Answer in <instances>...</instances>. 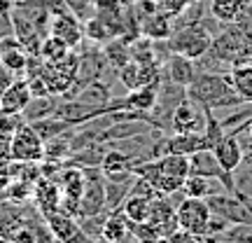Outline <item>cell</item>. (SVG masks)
Instances as JSON below:
<instances>
[{"label": "cell", "mask_w": 252, "mask_h": 243, "mask_svg": "<svg viewBox=\"0 0 252 243\" xmlns=\"http://www.w3.org/2000/svg\"><path fill=\"white\" fill-rule=\"evenodd\" d=\"M175 213H178V227L196 236L206 234L210 215H213L206 199H191V197H182L180 204L175 206Z\"/></svg>", "instance_id": "cell-5"}, {"label": "cell", "mask_w": 252, "mask_h": 243, "mask_svg": "<svg viewBox=\"0 0 252 243\" xmlns=\"http://www.w3.org/2000/svg\"><path fill=\"white\" fill-rule=\"evenodd\" d=\"M187 2H203V0H187Z\"/></svg>", "instance_id": "cell-34"}, {"label": "cell", "mask_w": 252, "mask_h": 243, "mask_svg": "<svg viewBox=\"0 0 252 243\" xmlns=\"http://www.w3.org/2000/svg\"><path fill=\"white\" fill-rule=\"evenodd\" d=\"M82 31H84V37L91 40L94 45H105L110 40H115L112 31H110L98 17H89L84 24H82Z\"/></svg>", "instance_id": "cell-25"}, {"label": "cell", "mask_w": 252, "mask_h": 243, "mask_svg": "<svg viewBox=\"0 0 252 243\" xmlns=\"http://www.w3.org/2000/svg\"><path fill=\"white\" fill-rule=\"evenodd\" d=\"M224 192H229V189L217 178H203V175H187V180L182 185V197L191 199H208L215 197V194H224Z\"/></svg>", "instance_id": "cell-17"}, {"label": "cell", "mask_w": 252, "mask_h": 243, "mask_svg": "<svg viewBox=\"0 0 252 243\" xmlns=\"http://www.w3.org/2000/svg\"><path fill=\"white\" fill-rule=\"evenodd\" d=\"M187 96L194 103H198L203 110H213V112H220V110H229L243 103V101L236 96L231 82L226 77V72H203L196 70L194 80L189 82Z\"/></svg>", "instance_id": "cell-1"}, {"label": "cell", "mask_w": 252, "mask_h": 243, "mask_svg": "<svg viewBox=\"0 0 252 243\" xmlns=\"http://www.w3.org/2000/svg\"><path fill=\"white\" fill-rule=\"evenodd\" d=\"M45 222H47V227L52 229V234L56 236L59 243H96L80 227L77 217L68 215V213H63V210H54V213L45 215Z\"/></svg>", "instance_id": "cell-8"}, {"label": "cell", "mask_w": 252, "mask_h": 243, "mask_svg": "<svg viewBox=\"0 0 252 243\" xmlns=\"http://www.w3.org/2000/svg\"><path fill=\"white\" fill-rule=\"evenodd\" d=\"M248 2L250 0H210V14L217 24H234Z\"/></svg>", "instance_id": "cell-22"}, {"label": "cell", "mask_w": 252, "mask_h": 243, "mask_svg": "<svg viewBox=\"0 0 252 243\" xmlns=\"http://www.w3.org/2000/svg\"><path fill=\"white\" fill-rule=\"evenodd\" d=\"M152 2H154V7H157V12L168 19H175L178 14H182L185 7L189 5L187 0H152Z\"/></svg>", "instance_id": "cell-28"}, {"label": "cell", "mask_w": 252, "mask_h": 243, "mask_svg": "<svg viewBox=\"0 0 252 243\" xmlns=\"http://www.w3.org/2000/svg\"><path fill=\"white\" fill-rule=\"evenodd\" d=\"M33 94L28 89L26 80H14L7 89L0 91V112L5 115H21L26 105L31 103Z\"/></svg>", "instance_id": "cell-14"}, {"label": "cell", "mask_w": 252, "mask_h": 243, "mask_svg": "<svg viewBox=\"0 0 252 243\" xmlns=\"http://www.w3.org/2000/svg\"><path fill=\"white\" fill-rule=\"evenodd\" d=\"M9 159L26 164H40L45 159V140L28 122H24L9 138Z\"/></svg>", "instance_id": "cell-4"}, {"label": "cell", "mask_w": 252, "mask_h": 243, "mask_svg": "<svg viewBox=\"0 0 252 243\" xmlns=\"http://www.w3.org/2000/svg\"><path fill=\"white\" fill-rule=\"evenodd\" d=\"M250 52H252L250 37L245 35L241 28H236L234 24H224V28L213 35L208 56L234 68L238 63H250Z\"/></svg>", "instance_id": "cell-2"}, {"label": "cell", "mask_w": 252, "mask_h": 243, "mask_svg": "<svg viewBox=\"0 0 252 243\" xmlns=\"http://www.w3.org/2000/svg\"><path fill=\"white\" fill-rule=\"evenodd\" d=\"M175 206H178V204H171V197H159L152 201V213H150L147 225L159 234V239H163V236H168L171 232L178 229Z\"/></svg>", "instance_id": "cell-10"}, {"label": "cell", "mask_w": 252, "mask_h": 243, "mask_svg": "<svg viewBox=\"0 0 252 243\" xmlns=\"http://www.w3.org/2000/svg\"><path fill=\"white\" fill-rule=\"evenodd\" d=\"M194 75H196V61H191L182 54H171L163 63V77L178 87L187 89L189 82L194 80Z\"/></svg>", "instance_id": "cell-15"}, {"label": "cell", "mask_w": 252, "mask_h": 243, "mask_svg": "<svg viewBox=\"0 0 252 243\" xmlns=\"http://www.w3.org/2000/svg\"><path fill=\"white\" fill-rule=\"evenodd\" d=\"M133 157L119 147H112L103 154L100 159V171L105 178H112V175H124V173H133Z\"/></svg>", "instance_id": "cell-18"}, {"label": "cell", "mask_w": 252, "mask_h": 243, "mask_svg": "<svg viewBox=\"0 0 252 243\" xmlns=\"http://www.w3.org/2000/svg\"><path fill=\"white\" fill-rule=\"evenodd\" d=\"M208 208L213 215L224 217L229 225H252V206L248 201H243L236 194H215V197H208Z\"/></svg>", "instance_id": "cell-7"}, {"label": "cell", "mask_w": 252, "mask_h": 243, "mask_svg": "<svg viewBox=\"0 0 252 243\" xmlns=\"http://www.w3.org/2000/svg\"><path fill=\"white\" fill-rule=\"evenodd\" d=\"M133 222H128L124 217V213L119 210H112L105 217V225H103V232H100V239L105 243H126L131 236H133Z\"/></svg>", "instance_id": "cell-16"}, {"label": "cell", "mask_w": 252, "mask_h": 243, "mask_svg": "<svg viewBox=\"0 0 252 243\" xmlns=\"http://www.w3.org/2000/svg\"><path fill=\"white\" fill-rule=\"evenodd\" d=\"M103 54L108 59V66L119 70L124 63L131 61V45L126 40H122V37H115V40H110V42L103 45Z\"/></svg>", "instance_id": "cell-23"}, {"label": "cell", "mask_w": 252, "mask_h": 243, "mask_svg": "<svg viewBox=\"0 0 252 243\" xmlns=\"http://www.w3.org/2000/svg\"><path fill=\"white\" fill-rule=\"evenodd\" d=\"M245 134L250 136V140H252V122H250V124H248V131H245Z\"/></svg>", "instance_id": "cell-31"}, {"label": "cell", "mask_w": 252, "mask_h": 243, "mask_svg": "<svg viewBox=\"0 0 252 243\" xmlns=\"http://www.w3.org/2000/svg\"><path fill=\"white\" fill-rule=\"evenodd\" d=\"M208 126V110L185 96L171 115V134H203Z\"/></svg>", "instance_id": "cell-6"}, {"label": "cell", "mask_w": 252, "mask_h": 243, "mask_svg": "<svg viewBox=\"0 0 252 243\" xmlns=\"http://www.w3.org/2000/svg\"><path fill=\"white\" fill-rule=\"evenodd\" d=\"M140 21V35L147 37V40H154V42H161V40H168L173 33V24L168 17H163L159 12H154L150 17L138 19Z\"/></svg>", "instance_id": "cell-19"}, {"label": "cell", "mask_w": 252, "mask_h": 243, "mask_svg": "<svg viewBox=\"0 0 252 243\" xmlns=\"http://www.w3.org/2000/svg\"><path fill=\"white\" fill-rule=\"evenodd\" d=\"M198 150H213L210 138L203 134H171L163 136V154H194Z\"/></svg>", "instance_id": "cell-12"}, {"label": "cell", "mask_w": 252, "mask_h": 243, "mask_svg": "<svg viewBox=\"0 0 252 243\" xmlns=\"http://www.w3.org/2000/svg\"><path fill=\"white\" fill-rule=\"evenodd\" d=\"M119 2H122V0H119Z\"/></svg>", "instance_id": "cell-36"}, {"label": "cell", "mask_w": 252, "mask_h": 243, "mask_svg": "<svg viewBox=\"0 0 252 243\" xmlns=\"http://www.w3.org/2000/svg\"><path fill=\"white\" fill-rule=\"evenodd\" d=\"M119 213H124V217L133 225H145L150 220V213H152V201L145 197H138V194H128L124 199V204L119 206Z\"/></svg>", "instance_id": "cell-20"}, {"label": "cell", "mask_w": 252, "mask_h": 243, "mask_svg": "<svg viewBox=\"0 0 252 243\" xmlns=\"http://www.w3.org/2000/svg\"><path fill=\"white\" fill-rule=\"evenodd\" d=\"M133 2H138V0H122V5H133Z\"/></svg>", "instance_id": "cell-32"}, {"label": "cell", "mask_w": 252, "mask_h": 243, "mask_svg": "<svg viewBox=\"0 0 252 243\" xmlns=\"http://www.w3.org/2000/svg\"><path fill=\"white\" fill-rule=\"evenodd\" d=\"M201 241V236L196 234H189V232H185V229H175V232H171L168 236H163V239H159V243H198Z\"/></svg>", "instance_id": "cell-29"}, {"label": "cell", "mask_w": 252, "mask_h": 243, "mask_svg": "<svg viewBox=\"0 0 252 243\" xmlns=\"http://www.w3.org/2000/svg\"><path fill=\"white\" fill-rule=\"evenodd\" d=\"M213 154H215L217 164L226 173H234L238 169L241 159H243V140H241V134H224L213 145Z\"/></svg>", "instance_id": "cell-11"}, {"label": "cell", "mask_w": 252, "mask_h": 243, "mask_svg": "<svg viewBox=\"0 0 252 243\" xmlns=\"http://www.w3.org/2000/svg\"><path fill=\"white\" fill-rule=\"evenodd\" d=\"M68 52H72V49L65 45L63 40H59L56 35H47V37H42V42H40L37 56H40L42 61H61Z\"/></svg>", "instance_id": "cell-26"}, {"label": "cell", "mask_w": 252, "mask_h": 243, "mask_svg": "<svg viewBox=\"0 0 252 243\" xmlns=\"http://www.w3.org/2000/svg\"><path fill=\"white\" fill-rule=\"evenodd\" d=\"M117 77L126 91H135V89H140V87H145L143 72H140V63H135V61L124 63L117 70Z\"/></svg>", "instance_id": "cell-27"}, {"label": "cell", "mask_w": 252, "mask_h": 243, "mask_svg": "<svg viewBox=\"0 0 252 243\" xmlns=\"http://www.w3.org/2000/svg\"><path fill=\"white\" fill-rule=\"evenodd\" d=\"M226 77L234 87L236 96L245 103H252V63H238L226 72Z\"/></svg>", "instance_id": "cell-21"}, {"label": "cell", "mask_w": 252, "mask_h": 243, "mask_svg": "<svg viewBox=\"0 0 252 243\" xmlns=\"http://www.w3.org/2000/svg\"><path fill=\"white\" fill-rule=\"evenodd\" d=\"M159 169L163 173H168L173 178H180V180H187L189 175V157L187 154H161L159 159Z\"/></svg>", "instance_id": "cell-24"}, {"label": "cell", "mask_w": 252, "mask_h": 243, "mask_svg": "<svg viewBox=\"0 0 252 243\" xmlns=\"http://www.w3.org/2000/svg\"><path fill=\"white\" fill-rule=\"evenodd\" d=\"M9 185V178H7V173H0V192H5Z\"/></svg>", "instance_id": "cell-30"}, {"label": "cell", "mask_w": 252, "mask_h": 243, "mask_svg": "<svg viewBox=\"0 0 252 243\" xmlns=\"http://www.w3.org/2000/svg\"><path fill=\"white\" fill-rule=\"evenodd\" d=\"M12 2H14V5H21V2H26V0H12Z\"/></svg>", "instance_id": "cell-33"}, {"label": "cell", "mask_w": 252, "mask_h": 243, "mask_svg": "<svg viewBox=\"0 0 252 243\" xmlns=\"http://www.w3.org/2000/svg\"><path fill=\"white\" fill-rule=\"evenodd\" d=\"M250 63H252V52H250Z\"/></svg>", "instance_id": "cell-35"}, {"label": "cell", "mask_w": 252, "mask_h": 243, "mask_svg": "<svg viewBox=\"0 0 252 243\" xmlns=\"http://www.w3.org/2000/svg\"><path fill=\"white\" fill-rule=\"evenodd\" d=\"M49 35H56L59 40H63L70 49H77L82 45V40H84V31H82L80 19L68 9V12H61V14L52 17V21H49Z\"/></svg>", "instance_id": "cell-9"}, {"label": "cell", "mask_w": 252, "mask_h": 243, "mask_svg": "<svg viewBox=\"0 0 252 243\" xmlns=\"http://www.w3.org/2000/svg\"><path fill=\"white\" fill-rule=\"evenodd\" d=\"M28 59H31V54H28L26 47L21 45L14 35L0 37V66L2 68H7L14 75H21V72L26 75Z\"/></svg>", "instance_id": "cell-13"}, {"label": "cell", "mask_w": 252, "mask_h": 243, "mask_svg": "<svg viewBox=\"0 0 252 243\" xmlns=\"http://www.w3.org/2000/svg\"><path fill=\"white\" fill-rule=\"evenodd\" d=\"M213 35L215 33L203 21H198V24H187V26L173 28V33L166 40V45L171 49V54H182L187 59H191V61H196V59L208 54Z\"/></svg>", "instance_id": "cell-3"}]
</instances>
